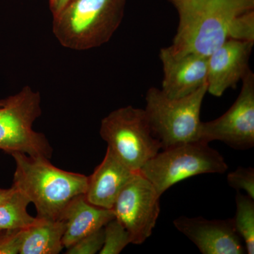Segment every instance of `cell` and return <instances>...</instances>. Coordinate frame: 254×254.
Here are the masks:
<instances>
[{
    "label": "cell",
    "mask_w": 254,
    "mask_h": 254,
    "mask_svg": "<svg viewBox=\"0 0 254 254\" xmlns=\"http://www.w3.org/2000/svg\"><path fill=\"white\" fill-rule=\"evenodd\" d=\"M178 15L176 53L208 57L229 40L254 41V0H168Z\"/></svg>",
    "instance_id": "1"
},
{
    "label": "cell",
    "mask_w": 254,
    "mask_h": 254,
    "mask_svg": "<svg viewBox=\"0 0 254 254\" xmlns=\"http://www.w3.org/2000/svg\"><path fill=\"white\" fill-rule=\"evenodd\" d=\"M11 155L16 163L12 186L34 204L37 218L60 219L73 198L86 193L84 175L57 168L45 157Z\"/></svg>",
    "instance_id": "2"
},
{
    "label": "cell",
    "mask_w": 254,
    "mask_h": 254,
    "mask_svg": "<svg viewBox=\"0 0 254 254\" xmlns=\"http://www.w3.org/2000/svg\"><path fill=\"white\" fill-rule=\"evenodd\" d=\"M126 4L127 0H69L53 15V34L68 49L99 48L120 27Z\"/></svg>",
    "instance_id": "3"
},
{
    "label": "cell",
    "mask_w": 254,
    "mask_h": 254,
    "mask_svg": "<svg viewBox=\"0 0 254 254\" xmlns=\"http://www.w3.org/2000/svg\"><path fill=\"white\" fill-rule=\"evenodd\" d=\"M207 93V83L193 93L179 98H169L155 87L148 90L145 116L162 150L180 143L200 141V110Z\"/></svg>",
    "instance_id": "4"
},
{
    "label": "cell",
    "mask_w": 254,
    "mask_h": 254,
    "mask_svg": "<svg viewBox=\"0 0 254 254\" xmlns=\"http://www.w3.org/2000/svg\"><path fill=\"white\" fill-rule=\"evenodd\" d=\"M228 169L225 158L206 142L180 143L159 152L139 173L153 185L159 195L175 184L202 174H223Z\"/></svg>",
    "instance_id": "5"
},
{
    "label": "cell",
    "mask_w": 254,
    "mask_h": 254,
    "mask_svg": "<svg viewBox=\"0 0 254 254\" xmlns=\"http://www.w3.org/2000/svg\"><path fill=\"white\" fill-rule=\"evenodd\" d=\"M100 134L115 156L135 173L162 150L150 129L144 109L131 105L113 110L105 117Z\"/></svg>",
    "instance_id": "6"
},
{
    "label": "cell",
    "mask_w": 254,
    "mask_h": 254,
    "mask_svg": "<svg viewBox=\"0 0 254 254\" xmlns=\"http://www.w3.org/2000/svg\"><path fill=\"white\" fill-rule=\"evenodd\" d=\"M42 115L41 95L31 86L4 99L0 106V150L50 159L53 149L43 133L33 129Z\"/></svg>",
    "instance_id": "7"
},
{
    "label": "cell",
    "mask_w": 254,
    "mask_h": 254,
    "mask_svg": "<svg viewBox=\"0 0 254 254\" xmlns=\"http://www.w3.org/2000/svg\"><path fill=\"white\" fill-rule=\"evenodd\" d=\"M160 198L155 187L139 172L120 191L113 210L129 234L131 244L141 245L152 235L160 213Z\"/></svg>",
    "instance_id": "8"
},
{
    "label": "cell",
    "mask_w": 254,
    "mask_h": 254,
    "mask_svg": "<svg viewBox=\"0 0 254 254\" xmlns=\"http://www.w3.org/2000/svg\"><path fill=\"white\" fill-rule=\"evenodd\" d=\"M237 100L221 117L200 125V141L223 142L234 149L247 150L254 145V73L243 78Z\"/></svg>",
    "instance_id": "9"
},
{
    "label": "cell",
    "mask_w": 254,
    "mask_h": 254,
    "mask_svg": "<svg viewBox=\"0 0 254 254\" xmlns=\"http://www.w3.org/2000/svg\"><path fill=\"white\" fill-rule=\"evenodd\" d=\"M174 225L203 254H243L245 247L234 219L207 220L203 217H179Z\"/></svg>",
    "instance_id": "10"
},
{
    "label": "cell",
    "mask_w": 254,
    "mask_h": 254,
    "mask_svg": "<svg viewBox=\"0 0 254 254\" xmlns=\"http://www.w3.org/2000/svg\"><path fill=\"white\" fill-rule=\"evenodd\" d=\"M254 41L229 40L208 57V93L221 97L235 88L250 71V60Z\"/></svg>",
    "instance_id": "11"
},
{
    "label": "cell",
    "mask_w": 254,
    "mask_h": 254,
    "mask_svg": "<svg viewBox=\"0 0 254 254\" xmlns=\"http://www.w3.org/2000/svg\"><path fill=\"white\" fill-rule=\"evenodd\" d=\"M159 58L163 69L161 90L169 98L187 96L206 84L208 57L174 53L166 47L160 49Z\"/></svg>",
    "instance_id": "12"
},
{
    "label": "cell",
    "mask_w": 254,
    "mask_h": 254,
    "mask_svg": "<svg viewBox=\"0 0 254 254\" xmlns=\"http://www.w3.org/2000/svg\"><path fill=\"white\" fill-rule=\"evenodd\" d=\"M136 173L108 148L102 163L88 177L87 200L100 208L113 209L120 191Z\"/></svg>",
    "instance_id": "13"
},
{
    "label": "cell",
    "mask_w": 254,
    "mask_h": 254,
    "mask_svg": "<svg viewBox=\"0 0 254 254\" xmlns=\"http://www.w3.org/2000/svg\"><path fill=\"white\" fill-rule=\"evenodd\" d=\"M115 218L113 209L95 206L87 200L84 194L77 195L69 202L60 218L65 223L64 248L71 247Z\"/></svg>",
    "instance_id": "14"
},
{
    "label": "cell",
    "mask_w": 254,
    "mask_h": 254,
    "mask_svg": "<svg viewBox=\"0 0 254 254\" xmlns=\"http://www.w3.org/2000/svg\"><path fill=\"white\" fill-rule=\"evenodd\" d=\"M37 218V221L23 232L20 254H60L64 249V221L63 219Z\"/></svg>",
    "instance_id": "15"
},
{
    "label": "cell",
    "mask_w": 254,
    "mask_h": 254,
    "mask_svg": "<svg viewBox=\"0 0 254 254\" xmlns=\"http://www.w3.org/2000/svg\"><path fill=\"white\" fill-rule=\"evenodd\" d=\"M29 199L15 189L7 200L0 204V231L24 230L37 221V218L28 214Z\"/></svg>",
    "instance_id": "16"
},
{
    "label": "cell",
    "mask_w": 254,
    "mask_h": 254,
    "mask_svg": "<svg viewBox=\"0 0 254 254\" xmlns=\"http://www.w3.org/2000/svg\"><path fill=\"white\" fill-rule=\"evenodd\" d=\"M237 212L234 219L235 228L245 242L246 253L254 254V203L249 195L237 192Z\"/></svg>",
    "instance_id": "17"
},
{
    "label": "cell",
    "mask_w": 254,
    "mask_h": 254,
    "mask_svg": "<svg viewBox=\"0 0 254 254\" xmlns=\"http://www.w3.org/2000/svg\"><path fill=\"white\" fill-rule=\"evenodd\" d=\"M104 244L100 254H118L131 243L128 231L118 219L113 218L104 226Z\"/></svg>",
    "instance_id": "18"
},
{
    "label": "cell",
    "mask_w": 254,
    "mask_h": 254,
    "mask_svg": "<svg viewBox=\"0 0 254 254\" xmlns=\"http://www.w3.org/2000/svg\"><path fill=\"white\" fill-rule=\"evenodd\" d=\"M104 227L86 235L71 247L66 248V254H95L99 253L104 244Z\"/></svg>",
    "instance_id": "19"
},
{
    "label": "cell",
    "mask_w": 254,
    "mask_h": 254,
    "mask_svg": "<svg viewBox=\"0 0 254 254\" xmlns=\"http://www.w3.org/2000/svg\"><path fill=\"white\" fill-rule=\"evenodd\" d=\"M228 185L235 190H242L254 200V170L252 168L239 167L227 175Z\"/></svg>",
    "instance_id": "20"
},
{
    "label": "cell",
    "mask_w": 254,
    "mask_h": 254,
    "mask_svg": "<svg viewBox=\"0 0 254 254\" xmlns=\"http://www.w3.org/2000/svg\"><path fill=\"white\" fill-rule=\"evenodd\" d=\"M24 230L1 231L0 234V254H20Z\"/></svg>",
    "instance_id": "21"
},
{
    "label": "cell",
    "mask_w": 254,
    "mask_h": 254,
    "mask_svg": "<svg viewBox=\"0 0 254 254\" xmlns=\"http://www.w3.org/2000/svg\"><path fill=\"white\" fill-rule=\"evenodd\" d=\"M69 0H49L50 8L51 10L52 14L55 15L58 14V12L63 9L68 2Z\"/></svg>",
    "instance_id": "22"
},
{
    "label": "cell",
    "mask_w": 254,
    "mask_h": 254,
    "mask_svg": "<svg viewBox=\"0 0 254 254\" xmlns=\"http://www.w3.org/2000/svg\"><path fill=\"white\" fill-rule=\"evenodd\" d=\"M14 191L15 188L13 186L9 189H0V204L7 200Z\"/></svg>",
    "instance_id": "23"
},
{
    "label": "cell",
    "mask_w": 254,
    "mask_h": 254,
    "mask_svg": "<svg viewBox=\"0 0 254 254\" xmlns=\"http://www.w3.org/2000/svg\"><path fill=\"white\" fill-rule=\"evenodd\" d=\"M3 103H4V100H0V106H1V105L3 104Z\"/></svg>",
    "instance_id": "24"
},
{
    "label": "cell",
    "mask_w": 254,
    "mask_h": 254,
    "mask_svg": "<svg viewBox=\"0 0 254 254\" xmlns=\"http://www.w3.org/2000/svg\"><path fill=\"white\" fill-rule=\"evenodd\" d=\"M1 231H0V234H1Z\"/></svg>",
    "instance_id": "25"
}]
</instances>
